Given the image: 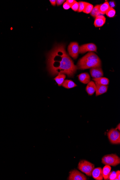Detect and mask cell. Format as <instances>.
Instances as JSON below:
<instances>
[{"instance_id":"1","label":"cell","mask_w":120,"mask_h":180,"mask_svg":"<svg viewBox=\"0 0 120 180\" xmlns=\"http://www.w3.org/2000/svg\"><path fill=\"white\" fill-rule=\"evenodd\" d=\"M47 69L50 74H59L73 77L78 70L73 61L66 52L64 44L56 45L47 54Z\"/></svg>"},{"instance_id":"2","label":"cell","mask_w":120,"mask_h":180,"mask_svg":"<svg viewBox=\"0 0 120 180\" xmlns=\"http://www.w3.org/2000/svg\"><path fill=\"white\" fill-rule=\"evenodd\" d=\"M78 70H85L102 66V61L99 56L93 52H89L78 61L77 66Z\"/></svg>"},{"instance_id":"3","label":"cell","mask_w":120,"mask_h":180,"mask_svg":"<svg viewBox=\"0 0 120 180\" xmlns=\"http://www.w3.org/2000/svg\"><path fill=\"white\" fill-rule=\"evenodd\" d=\"M95 168V165L92 163L85 160H80L79 162L78 168L80 170L86 175L91 176V173Z\"/></svg>"},{"instance_id":"4","label":"cell","mask_w":120,"mask_h":180,"mask_svg":"<svg viewBox=\"0 0 120 180\" xmlns=\"http://www.w3.org/2000/svg\"><path fill=\"white\" fill-rule=\"evenodd\" d=\"M102 163L105 165L116 167L120 163V158L116 154L105 155L102 159Z\"/></svg>"},{"instance_id":"5","label":"cell","mask_w":120,"mask_h":180,"mask_svg":"<svg viewBox=\"0 0 120 180\" xmlns=\"http://www.w3.org/2000/svg\"><path fill=\"white\" fill-rule=\"evenodd\" d=\"M110 142L113 144H119L120 143V133L119 131L114 128L110 130L107 134Z\"/></svg>"},{"instance_id":"6","label":"cell","mask_w":120,"mask_h":180,"mask_svg":"<svg viewBox=\"0 0 120 180\" xmlns=\"http://www.w3.org/2000/svg\"><path fill=\"white\" fill-rule=\"evenodd\" d=\"M79 49V46L78 42H72L68 46V53L74 59H76L78 56Z\"/></svg>"},{"instance_id":"7","label":"cell","mask_w":120,"mask_h":180,"mask_svg":"<svg viewBox=\"0 0 120 180\" xmlns=\"http://www.w3.org/2000/svg\"><path fill=\"white\" fill-rule=\"evenodd\" d=\"M97 48L95 44L89 43L80 46L79 49V53L84 54L87 51L97 52Z\"/></svg>"},{"instance_id":"8","label":"cell","mask_w":120,"mask_h":180,"mask_svg":"<svg viewBox=\"0 0 120 180\" xmlns=\"http://www.w3.org/2000/svg\"><path fill=\"white\" fill-rule=\"evenodd\" d=\"M68 180H86V176L82 173L77 170H73L70 172Z\"/></svg>"},{"instance_id":"9","label":"cell","mask_w":120,"mask_h":180,"mask_svg":"<svg viewBox=\"0 0 120 180\" xmlns=\"http://www.w3.org/2000/svg\"><path fill=\"white\" fill-rule=\"evenodd\" d=\"M90 73L92 78H102L104 75L103 72L101 67H97L91 68Z\"/></svg>"},{"instance_id":"10","label":"cell","mask_w":120,"mask_h":180,"mask_svg":"<svg viewBox=\"0 0 120 180\" xmlns=\"http://www.w3.org/2000/svg\"><path fill=\"white\" fill-rule=\"evenodd\" d=\"M92 177L96 180H102L103 179L102 168H94L91 173Z\"/></svg>"},{"instance_id":"11","label":"cell","mask_w":120,"mask_h":180,"mask_svg":"<svg viewBox=\"0 0 120 180\" xmlns=\"http://www.w3.org/2000/svg\"><path fill=\"white\" fill-rule=\"evenodd\" d=\"M96 86V96H98L107 92L108 85H103L95 83Z\"/></svg>"},{"instance_id":"12","label":"cell","mask_w":120,"mask_h":180,"mask_svg":"<svg viewBox=\"0 0 120 180\" xmlns=\"http://www.w3.org/2000/svg\"><path fill=\"white\" fill-rule=\"evenodd\" d=\"M106 19L102 15H100L95 18L94 25L96 27H101L105 23Z\"/></svg>"},{"instance_id":"13","label":"cell","mask_w":120,"mask_h":180,"mask_svg":"<svg viewBox=\"0 0 120 180\" xmlns=\"http://www.w3.org/2000/svg\"><path fill=\"white\" fill-rule=\"evenodd\" d=\"M96 86L95 82L93 81H90L86 87V91L89 95H93L96 91Z\"/></svg>"},{"instance_id":"14","label":"cell","mask_w":120,"mask_h":180,"mask_svg":"<svg viewBox=\"0 0 120 180\" xmlns=\"http://www.w3.org/2000/svg\"><path fill=\"white\" fill-rule=\"evenodd\" d=\"M78 79L82 83L87 84L90 81V77L87 73L80 74L78 76Z\"/></svg>"},{"instance_id":"15","label":"cell","mask_w":120,"mask_h":180,"mask_svg":"<svg viewBox=\"0 0 120 180\" xmlns=\"http://www.w3.org/2000/svg\"><path fill=\"white\" fill-rule=\"evenodd\" d=\"M93 80L95 82V83L98 84L108 85L109 83V80L108 79L105 78H94Z\"/></svg>"},{"instance_id":"16","label":"cell","mask_w":120,"mask_h":180,"mask_svg":"<svg viewBox=\"0 0 120 180\" xmlns=\"http://www.w3.org/2000/svg\"><path fill=\"white\" fill-rule=\"evenodd\" d=\"M110 8V7L108 1H106L102 4L100 5V11L101 14L102 15L105 14Z\"/></svg>"},{"instance_id":"17","label":"cell","mask_w":120,"mask_h":180,"mask_svg":"<svg viewBox=\"0 0 120 180\" xmlns=\"http://www.w3.org/2000/svg\"><path fill=\"white\" fill-rule=\"evenodd\" d=\"M62 86L66 89H71L77 86V85L71 80H64Z\"/></svg>"},{"instance_id":"18","label":"cell","mask_w":120,"mask_h":180,"mask_svg":"<svg viewBox=\"0 0 120 180\" xmlns=\"http://www.w3.org/2000/svg\"><path fill=\"white\" fill-rule=\"evenodd\" d=\"M100 7V5H96L92 10L91 12L90 13V15L94 18H96L97 16L101 15Z\"/></svg>"},{"instance_id":"19","label":"cell","mask_w":120,"mask_h":180,"mask_svg":"<svg viewBox=\"0 0 120 180\" xmlns=\"http://www.w3.org/2000/svg\"><path fill=\"white\" fill-rule=\"evenodd\" d=\"M111 170L110 166L105 165L102 169V175L104 179L106 180L108 179V175Z\"/></svg>"},{"instance_id":"20","label":"cell","mask_w":120,"mask_h":180,"mask_svg":"<svg viewBox=\"0 0 120 180\" xmlns=\"http://www.w3.org/2000/svg\"><path fill=\"white\" fill-rule=\"evenodd\" d=\"M66 78V75L64 74H59L56 78H54L58 86H60L62 85V84Z\"/></svg>"},{"instance_id":"21","label":"cell","mask_w":120,"mask_h":180,"mask_svg":"<svg viewBox=\"0 0 120 180\" xmlns=\"http://www.w3.org/2000/svg\"><path fill=\"white\" fill-rule=\"evenodd\" d=\"M94 6L93 5L90 4V3H87L85 9L83 11L84 13L89 14L91 12L92 10L93 9Z\"/></svg>"},{"instance_id":"22","label":"cell","mask_w":120,"mask_h":180,"mask_svg":"<svg viewBox=\"0 0 120 180\" xmlns=\"http://www.w3.org/2000/svg\"><path fill=\"white\" fill-rule=\"evenodd\" d=\"M116 14V11L113 8H110L108 10L106 14L107 16L110 18H113L115 16Z\"/></svg>"},{"instance_id":"23","label":"cell","mask_w":120,"mask_h":180,"mask_svg":"<svg viewBox=\"0 0 120 180\" xmlns=\"http://www.w3.org/2000/svg\"><path fill=\"white\" fill-rule=\"evenodd\" d=\"M78 12L79 13L81 12H83L84 10L85 9L87 2H84V1H79L78 2Z\"/></svg>"},{"instance_id":"24","label":"cell","mask_w":120,"mask_h":180,"mask_svg":"<svg viewBox=\"0 0 120 180\" xmlns=\"http://www.w3.org/2000/svg\"><path fill=\"white\" fill-rule=\"evenodd\" d=\"M116 178V173L115 171H113L109 173L108 177V179L109 180H114Z\"/></svg>"},{"instance_id":"25","label":"cell","mask_w":120,"mask_h":180,"mask_svg":"<svg viewBox=\"0 0 120 180\" xmlns=\"http://www.w3.org/2000/svg\"><path fill=\"white\" fill-rule=\"evenodd\" d=\"M72 9L75 12L78 11V3L76 1L71 6Z\"/></svg>"},{"instance_id":"26","label":"cell","mask_w":120,"mask_h":180,"mask_svg":"<svg viewBox=\"0 0 120 180\" xmlns=\"http://www.w3.org/2000/svg\"><path fill=\"white\" fill-rule=\"evenodd\" d=\"M63 8L65 10H68L71 8V6L67 2H65L63 5Z\"/></svg>"},{"instance_id":"27","label":"cell","mask_w":120,"mask_h":180,"mask_svg":"<svg viewBox=\"0 0 120 180\" xmlns=\"http://www.w3.org/2000/svg\"><path fill=\"white\" fill-rule=\"evenodd\" d=\"M65 0H57L56 1V4L58 6H59L63 4L65 2Z\"/></svg>"},{"instance_id":"28","label":"cell","mask_w":120,"mask_h":180,"mask_svg":"<svg viewBox=\"0 0 120 180\" xmlns=\"http://www.w3.org/2000/svg\"><path fill=\"white\" fill-rule=\"evenodd\" d=\"M109 5L110 8H112L116 6V3L114 1H111L109 3Z\"/></svg>"},{"instance_id":"29","label":"cell","mask_w":120,"mask_h":180,"mask_svg":"<svg viewBox=\"0 0 120 180\" xmlns=\"http://www.w3.org/2000/svg\"><path fill=\"white\" fill-rule=\"evenodd\" d=\"M50 2L51 5L53 6H55L56 4V0H50Z\"/></svg>"},{"instance_id":"30","label":"cell","mask_w":120,"mask_h":180,"mask_svg":"<svg viewBox=\"0 0 120 180\" xmlns=\"http://www.w3.org/2000/svg\"><path fill=\"white\" fill-rule=\"evenodd\" d=\"M75 1H74V0H67L66 1L67 2L69 3L71 6L75 3Z\"/></svg>"},{"instance_id":"31","label":"cell","mask_w":120,"mask_h":180,"mask_svg":"<svg viewBox=\"0 0 120 180\" xmlns=\"http://www.w3.org/2000/svg\"><path fill=\"white\" fill-rule=\"evenodd\" d=\"M116 178H117L118 180H120V171L118 170L116 171Z\"/></svg>"},{"instance_id":"32","label":"cell","mask_w":120,"mask_h":180,"mask_svg":"<svg viewBox=\"0 0 120 180\" xmlns=\"http://www.w3.org/2000/svg\"><path fill=\"white\" fill-rule=\"evenodd\" d=\"M116 130H119V131H120V124H118V125L117 127H116Z\"/></svg>"}]
</instances>
